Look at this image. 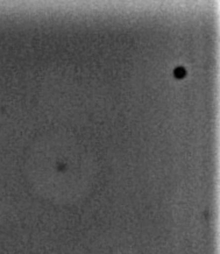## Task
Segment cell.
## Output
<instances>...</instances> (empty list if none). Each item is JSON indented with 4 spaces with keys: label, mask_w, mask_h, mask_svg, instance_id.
<instances>
[{
    "label": "cell",
    "mask_w": 220,
    "mask_h": 254,
    "mask_svg": "<svg viewBox=\"0 0 220 254\" xmlns=\"http://www.w3.org/2000/svg\"><path fill=\"white\" fill-rule=\"evenodd\" d=\"M185 73H186L185 69L182 68V66H178V68L175 70L174 75H175L176 78H183V77H184V76H185Z\"/></svg>",
    "instance_id": "cell-1"
}]
</instances>
